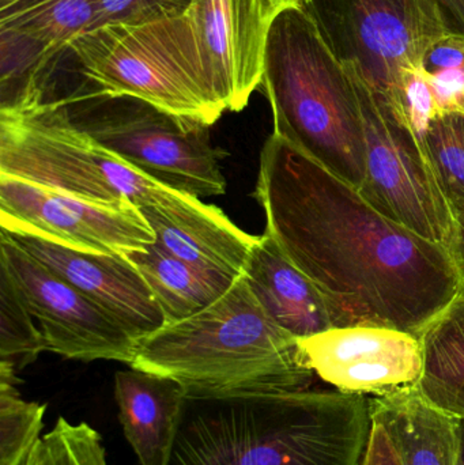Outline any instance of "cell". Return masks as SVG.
Listing matches in <instances>:
<instances>
[{
  "instance_id": "cell-1",
  "label": "cell",
  "mask_w": 464,
  "mask_h": 465,
  "mask_svg": "<svg viewBox=\"0 0 464 465\" xmlns=\"http://www.w3.org/2000/svg\"><path fill=\"white\" fill-rule=\"evenodd\" d=\"M253 198L267 234L321 292L332 327L420 338L459 295L446 246L390 220L277 134L262 149Z\"/></svg>"
},
{
  "instance_id": "cell-2",
  "label": "cell",
  "mask_w": 464,
  "mask_h": 465,
  "mask_svg": "<svg viewBox=\"0 0 464 465\" xmlns=\"http://www.w3.org/2000/svg\"><path fill=\"white\" fill-rule=\"evenodd\" d=\"M370 398L340 391L185 393L165 465H361Z\"/></svg>"
},
{
  "instance_id": "cell-3",
  "label": "cell",
  "mask_w": 464,
  "mask_h": 465,
  "mask_svg": "<svg viewBox=\"0 0 464 465\" xmlns=\"http://www.w3.org/2000/svg\"><path fill=\"white\" fill-rule=\"evenodd\" d=\"M131 368L193 395L293 392L315 379L299 338L270 317L242 275L203 311L138 341Z\"/></svg>"
},
{
  "instance_id": "cell-4",
  "label": "cell",
  "mask_w": 464,
  "mask_h": 465,
  "mask_svg": "<svg viewBox=\"0 0 464 465\" xmlns=\"http://www.w3.org/2000/svg\"><path fill=\"white\" fill-rule=\"evenodd\" d=\"M261 86L271 106L272 133L360 190L367 144L359 95L307 5L275 16Z\"/></svg>"
},
{
  "instance_id": "cell-5",
  "label": "cell",
  "mask_w": 464,
  "mask_h": 465,
  "mask_svg": "<svg viewBox=\"0 0 464 465\" xmlns=\"http://www.w3.org/2000/svg\"><path fill=\"white\" fill-rule=\"evenodd\" d=\"M0 174L100 204L131 202L163 215L207 206L147 176L74 124L65 101L0 111Z\"/></svg>"
},
{
  "instance_id": "cell-6",
  "label": "cell",
  "mask_w": 464,
  "mask_h": 465,
  "mask_svg": "<svg viewBox=\"0 0 464 465\" xmlns=\"http://www.w3.org/2000/svg\"><path fill=\"white\" fill-rule=\"evenodd\" d=\"M82 74L95 97H130L212 127L226 112L188 15L144 25H106L76 38Z\"/></svg>"
},
{
  "instance_id": "cell-7",
  "label": "cell",
  "mask_w": 464,
  "mask_h": 465,
  "mask_svg": "<svg viewBox=\"0 0 464 465\" xmlns=\"http://www.w3.org/2000/svg\"><path fill=\"white\" fill-rule=\"evenodd\" d=\"M305 5L338 59L405 117L406 71L424 67L430 48L454 33L438 0H310Z\"/></svg>"
},
{
  "instance_id": "cell-8",
  "label": "cell",
  "mask_w": 464,
  "mask_h": 465,
  "mask_svg": "<svg viewBox=\"0 0 464 465\" xmlns=\"http://www.w3.org/2000/svg\"><path fill=\"white\" fill-rule=\"evenodd\" d=\"M95 98L87 108L68 112L98 144L180 193L199 199L226 193L221 171L226 152L212 144L210 125L135 98Z\"/></svg>"
},
{
  "instance_id": "cell-9",
  "label": "cell",
  "mask_w": 464,
  "mask_h": 465,
  "mask_svg": "<svg viewBox=\"0 0 464 465\" xmlns=\"http://www.w3.org/2000/svg\"><path fill=\"white\" fill-rule=\"evenodd\" d=\"M359 95L367 144L360 193L390 220L449 249L454 214L441 193L424 141L378 93L346 67Z\"/></svg>"
},
{
  "instance_id": "cell-10",
  "label": "cell",
  "mask_w": 464,
  "mask_h": 465,
  "mask_svg": "<svg viewBox=\"0 0 464 465\" xmlns=\"http://www.w3.org/2000/svg\"><path fill=\"white\" fill-rule=\"evenodd\" d=\"M0 265L37 320L46 349L68 360L131 366L138 341L86 295L0 231Z\"/></svg>"
},
{
  "instance_id": "cell-11",
  "label": "cell",
  "mask_w": 464,
  "mask_h": 465,
  "mask_svg": "<svg viewBox=\"0 0 464 465\" xmlns=\"http://www.w3.org/2000/svg\"><path fill=\"white\" fill-rule=\"evenodd\" d=\"M0 228L35 232L76 251L127 256L155 242L131 202L100 204L0 174Z\"/></svg>"
},
{
  "instance_id": "cell-12",
  "label": "cell",
  "mask_w": 464,
  "mask_h": 465,
  "mask_svg": "<svg viewBox=\"0 0 464 465\" xmlns=\"http://www.w3.org/2000/svg\"><path fill=\"white\" fill-rule=\"evenodd\" d=\"M321 381L350 395H387L416 387L422 373L419 336L384 327H334L299 339Z\"/></svg>"
},
{
  "instance_id": "cell-13",
  "label": "cell",
  "mask_w": 464,
  "mask_h": 465,
  "mask_svg": "<svg viewBox=\"0 0 464 465\" xmlns=\"http://www.w3.org/2000/svg\"><path fill=\"white\" fill-rule=\"evenodd\" d=\"M278 13L270 0H193L187 15L226 111H242L261 86Z\"/></svg>"
},
{
  "instance_id": "cell-14",
  "label": "cell",
  "mask_w": 464,
  "mask_h": 465,
  "mask_svg": "<svg viewBox=\"0 0 464 465\" xmlns=\"http://www.w3.org/2000/svg\"><path fill=\"white\" fill-rule=\"evenodd\" d=\"M0 231L114 317L136 341L165 325L149 286L125 257L76 251L35 232Z\"/></svg>"
},
{
  "instance_id": "cell-15",
  "label": "cell",
  "mask_w": 464,
  "mask_h": 465,
  "mask_svg": "<svg viewBox=\"0 0 464 465\" xmlns=\"http://www.w3.org/2000/svg\"><path fill=\"white\" fill-rule=\"evenodd\" d=\"M242 276L270 317L296 338L334 328L315 284L267 232L251 249Z\"/></svg>"
},
{
  "instance_id": "cell-16",
  "label": "cell",
  "mask_w": 464,
  "mask_h": 465,
  "mask_svg": "<svg viewBox=\"0 0 464 465\" xmlns=\"http://www.w3.org/2000/svg\"><path fill=\"white\" fill-rule=\"evenodd\" d=\"M155 234V245L190 264L237 279L244 273L258 237L237 228L218 207L163 215L154 207L139 209Z\"/></svg>"
},
{
  "instance_id": "cell-17",
  "label": "cell",
  "mask_w": 464,
  "mask_h": 465,
  "mask_svg": "<svg viewBox=\"0 0 464 465\" xmlns=\"http://www.w3.org/2000/svg\"><path fill=\"white\" fill-rule=\"evenodd\" d=\"M372 420L380 423L402 465H458L462 420L422 398L416 387L370 398Z\"/></svg>"
},
{
  "instance_id": "cell-18",
  "label": "cell",
  "mask_w": 464,
  "mask_h": 465,
  "mask_svg": "<svg viewBox=\"0 0 464 465\" xmlns=\"http://www.w3.org/2000/svg\"><path fill=\"white\" fill-rule=\"evenodd\" d=\"M185 398L179 382L139 369L117 371L119 420L141 465H165Z\"/></svg>"
},
{
  "instance_id": "cell-19",
  "label": "cell",
  "mask_w": 464,
  "mask_h": 465,
  "mask_svg": "<svg viewBox=\"0 0 464 465\" xmlns=\"http://www.w3.org/2000/svg\"><path fill=\"white\" fill-rule=\"evenodd\" d=\"M146 282L165 324L193 316L222 297L236 279L172 256L152 243L125 256Z\"/></svg>"
},
{
  "instance_id": "cell-20",
  "label": "cell",
  "mask_w": 464,
  "mask_h": 465,
  "mask_svg": "<svg viewBox=\"0 0 464 465\" xmlns=\"http://www.w3.org/2000/svg\"><path fill=\"white\" fill-rule=\"evenodd\" d=\"M422 373L416 388L425 401L464 422V295L420 336Z\"/></svg>"
},
{
  "instance_id": "cell-21",
  "label": "cell",
  "mask_w": 464,
  "mask_h": 465,
  "mask_svg": "<svg viewBox=\"0 0 464 465\" xmlns=\"http://www.w3.org/2000/svg\"><path fill=\"white\" fill-rule=\"evenodd\" d=\"M97 18L98 0H18L0 7V29L33 38L54 54L94 30Z\"/></svg>"
},
{
  "instance_id": "cell-22",
  "label": "cell",
  "mask_w": 464,
  "mask_h": 465,
  "mask_svg": "<svg viewBox=\"0 0 464 465\" xmlns=\"http://www.w3.org/2000/svg\"><path fill=\"white\" fill-rule=\"evenodd\" d=\"M16 373L0 366V465H24L41 439L46 404L25 401Z\"/></svg>"
},
{
  "instance_id": "cell-23",
  "label": "cell",
  "mask_w": 464,
  "mask_h": 465,
  "mask_svg": "<svg viewBox=\"0 0 464 465\" xmlns=\"http://www.w3.org/2000/svg\"><path fill=\"white\" fill-rule=\"evenodd\" d=\"M33 319L7 271L0 265V366L14 373L32 365L48 350Z\"/></svg>"
},
{
  "instance_id": "cell-24",
  "label": "cell",
  "mask_w": 464,
  "mask_h": 465,
  "mask_svg": "<svg viewBox=\"0 0 464 465\" xmlns=\"http://www.w3.org/2000/svg\"><path fill=\"white\" fill-rule=\"evenodd\" d=\"M428 158L452 214L464 213V116L435 117L424 138Z\"/></svg>"
},
{
  "instance_id": "cell-25",
  "label": "cell",
  "mask_w": 464,
  "mask_h": 465,
  "mask_svg": "<svg viewBox=\"0 0 464 465\" xmlns=\"http://www.w3.org/2000/svg\"><path fill=\"white\" fill-rule=\"evenodd\" d=\"M24 465H108V461L103 437L95 429L59 417Z\"/></svg>"
},
{
  "instance_id": "cell-26",
  "label": "cell",
  "mask_w": 464,
  "mask_h": 465,
  "mask_svg": "<svg viewBox=\"0 0 464 465\" xmlns=\"http://www.w3.org/2000/svg\"><path fill=\"white\" fill-rule=\"evenodd\" d=\"M193 0H98L97 27L144 25L187 15ZM94 29V30H95Z\"/></svg>"
},
{
  "instance_id": "cell-27",
  "label": "cell",
  "mask_w": 464,
  "mask_h": 465,
  "mask_svg": "<svg viewBox=\"0 0 464 465\" xmlns=\"http://www.w3.org/2000/svg\"><path fill=\"white\" fill-rule=\"evenodd\" d=\"M403 105L411 130L424 141L432 120L438 116L435 97L430 87L429 76L425 67L414 68L405 73Z\"/></svg>"
},
{
  "instance_id": "cell-28",
  "label": "cell",
  "mask_w": 464,
  "mask_h": 465,
  "mask_svg": "<svg viewBox=\"0 0 464 465\" xmlns=\"http://www.w3.org/2000/svg\"><path fill=\"white\" fill-rule=\"evenodd\" d=\"M428 76L438 116L451 114L464 116V67L428 73Z\"/></svg>"
},
{
  "instance_id": "cell-29",
  "label": "cell",
  "mask_w": 464,
  "mask_h": 465,
  "mask_svg": "<svg viewBox=\"0 0 464 465\" xmlns=\"http://www.w3.org/2000/svg\"><path fill=\"white\" fill-rule=\"evenodd\" d=\"M428 73L464 67V35L451 33L436 43L424 60Z\"/></svg>"
},
{
  "instance_id": "cell-30",
  "label": "cell",
  "mask_w": 464,
  "mask_h": 465,
  "mask_svg": "<svg viewBox=\"0 0 464 465\" xmlns=\"http://www.w3.org/2000/svg\"><path fill=\"white\" fill-rule=\"evenodd\" d=\"M361 465H402L389 434L375 420H372V429Z\"/></svg>"
},
{
  "instance_id": "cell-31",
  "label": "cell",
  "mask_w": 464,
  "mask_h": 465,
  "mask_svg": "<svg viewBox=\"0 0 464 465\" xmlns=\"http://www.w3.org/2000/svg\"><path fill=\"white\" fill-rule=\"evenodd\" d=\"M449 251L459 276V294L464 295V213L454 215V235Z\"/></svg>"
},
{
  "instance_id": "cell-32",
  "label": "cell",
  "mask_w": 464,
  "mask_h": 465,
  "mask_svg": "<svg viewBox=\"0 0 464 465\" xmlns=\"http://www.w3.org/2000/svg\"><path fill=\"white\" fill-rule=\"evenodd\" d=\"M451 25L452 32L464 35V0H438Z\"/></svg>"
},
{
  "instance_id": "cell-33",
  "label": "cell",
  "mask_w": 464,
  "mask_h": 465,
  "mask_svg": "<svg viewBox=\"0 0 464 465\" xmlns=\"http://www.w3.org/2000/svg\"><path fill=\"white\" fill-rule=\"evenodd\" d=\"M275 5L278 11H282L283 8L293 7V5H307L308 0H270Z\"/></svg>"
},
{
  "instance_id": "cell-34",
  "label": "cell",
  "mask_w": 464,
  "mask_h": 465,
  "mask_svg": "<svg viewBox=\"0 0 464 465\" xmlns=\"http://www.w3.org/2000/svg\"><path fill=\"white\" fill-rule=\"evenodd\" d=\"M458 465H464V422L462 428V440H460L459 463H458Z\"/></svg>"
},
{
  "instance_id": "cell-35",
  "label": "cell",
  "mask_w": 464,
  "mask_h": 465,
  "mask_svg": "<svg viewBox=\"0 0 464 465\" xmlns=\"http://www.w3.org/2000/svg\"><path fill=\"white\" fill-rule=\"evenodd\" d=\"M15 2H18V0H0V7H5V5H13Z\"/></svg>"
},
{
  "instance_id": "cell-36",
  "label": "cell",
  "mask_w": 464,
  "mask_h": 465,
  "mask_svg": "<svg viewBox=\"0 0 464 465\" xmlns=\"http://www.w3.org/2000/svg\"><path fill=\"white\" fill-rule=\"evenodd\" d=\"M308 2H310V0H308ZM308 2H307V3H308Z\"/></svg>"
}]
</instances>
